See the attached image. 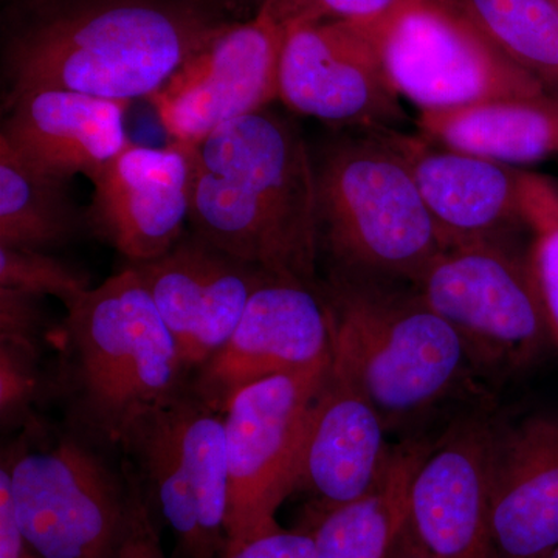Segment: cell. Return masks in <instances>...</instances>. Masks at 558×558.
<instances>
[{
	"mask_svg": "<svg viewBox=\"0 0 558 558\" xmlns=\"http://www.w3.org/2000/svg\"><path fill=\"white\" fill-rule=\"evenodd\" d=\"M190 149L193 233L270 275L314 284L317 182L299 128L263 109Z\"/></svg>",
	"mask_w": 558,
	"mask_h": 558,
	"instance_id": "cell-1",
	"label": "cell"
},
{
	"mask_svg": "<svg viewBox=\"0 0 558 558\" xmlns=\"http://www.w3.org/2000/svg\"><path fill=\"white\" fill-rule=\"evenodd\" d=\"M226 25L178 0H95L62 10L10 44L7 100L39 89L149 100Z\"/></svg>",
	"mask_w": 558,
	"mask_h": 558,
	"instance_id": "cell-2",
	"label": "cell"
},
{
	"mask_svg": "<svg viewBox=\"0 0 558 558\" xmlns=\"http://www.w3.org/2000/svg\"><path fill=\"white\" fill-rule=\"evenodd\" d=\"M57 339L70 427L101 449H119L134 418L190 391L178 344L130 264L69 304Z\"/></svg>",
	"mask_w": 558,
	"mask_h": 558,
	"instance_id": "cell-3",
	"label": "cell"
},
{
	"mask_svg": "<svg viewBox=\"0 0 558 558\" xmlns=\"http://www.w3.org/2000/svg\"><path fill=\"white\" fill-rule=\"evenodd\" d=\"M322 295L332 362L389 433L416 425L481 376L457 330L410 284L332 274Z\"/></svg>",
	"mask_w": 558,
	"mask_h": 558,
	"instance_id": "cell-4",
	"label": "cell"
},
{
	"mask_svg": "<svg viewBox=\"0 0 558 558\" xmlns=\"http://www.w3.org/2000/svg\"><path fill=\"white\" fill-rule=\"evenodd\" d=\"M314 161L319 248L332 274L411 284L444 244L398 150L380 130L362 131Z\"/></svg>",
	"mask_w": 558,
	"mask_h": 558,
	"instance_id": "cell-5",
	"label": "cell"
},
{
	"mask_svg": "<svg viewBox=\"0 0 558 558\" xmlns=\"http://www.w3.org/2000/svg\"><path fill=\"white\" fill-rule=\"evenodd\" d=\"M25 432L3 457L17 521L40 558H119L126 534L131 481L101 447L72 435L46 440Z\"/></svg>",
	"mask_w": 558,
	"mask_h": 558,
	"instance_id": "cell-6",
	"label": "cell"
},
{
	"mask_svg": "<svg viewBox=\"0 0 558 558\" xmlns=\"http://www.w3.org/2000/svg\"><path fill=\"white\" fill-rule=\"evenodd\" d=\"M410 286L457 330L481 376H513L554 347L520 236L442 248Z\"/></svg>",
	"mask_w": 558,
	"mask_h": 558,
	"instance_id": "cell-7",
	"label": "cell"
},
{
	"mask_svg": "<svg viewBox=\"0 0 558 558\" xmlns=\"http://www.w3.org/2000/svg\"><path fill=\"white\" fill-rule=\"evenodd\" d=\"M119 450L185 558L226 553L230 473L223 414L191 392L132 421Z\"/></svg>",
	"mask_w": 558,
	"mask_h": 558,
	"instance_id": "cell-8",
	"label": "cell"
},
{
	"mask_svg": "<svg viewBox=\"0 0 558 558\" xmlns=\"http://www.w3.org/2000/svg\"><path fill=\"white\" fill-rule=\"evenodd\" d=\"M368 22L389 81L418 112L545 94L462 0H398Z\"/></svg>",
	"mask_w": 558,
	"mask_h": 558,
	"instance_id": "cell-9",
	"label": "cell"
},
{
	"mask_svg": "<svg viewBox=\"0 0 558 558\" xmlns=\"http://www.w3.org/2000/svg\"><path fill=\"white\" fill-rule=\"evenodd\" d=\"M330 362L255 381L227 407L230 505L223 556L279 527L275 515L295 492L307 421Z\"/></svg>",
	"mask_w": 558,
	"mask_h": 558,
	"instance_id": "cell-10",
	"label": "cell"
},
{
	"mask_svg": "<svg viewBox=\"0 0 558 558\" xmlns=\"http://www.w3.org/2000/svg\"><path fill=\"white\" fill-rule=\"evenodd\" d=\"M288 28L260 5L227 24L191 54L149 98L172 143L193 146L211 132L279 100V68Z\"/></svg>",
	"mask_w": 558,
	"mask_h": 558,
	"instance_id": "cell-11",
	"label": "cell"
},
{
	"mask_svg": "<svg viewBox=\"0 0 558 558\" xmlns=\"http://www.w3.org/2000/svg\"><path fill=\"white\" fill-rule=\"evenodd\" d=\"M279 100L300 116L360 131L392 130L405 119L368 21L290 25Z\"/></svg>",
	"mask_w": 558,
	"mask_h": 558,
	"instance_id": "cell-12",
	"label": "cell"
},
{
	"mask_svg": "<svg viewBox=\"0 0 558 558\" xmlns=\"http://www.w3.org/2000/svg\"><path fill=\"white\" fill-rule=\"evenodd\" d=\"M332 357L328 310L310 282L270 275L253 293L229 341L191 379L205 405L226 413L248 385Z\"/></svg>",
	"mask_w": 558,
	"mask_h": 558,
	"instance_id": "cell-13",
	"label": "cell"
},
{
	"mask_svg": "<svg viewBox=\"0 0 558 558\" xmlns=\"http://www.w3.org/2000/svg\"><path fill=\"white\" fill-rule=\"evenodd\" d=\"M497 425L486 411L465 414L418 464L407 524L427 558H497L488 510Z\"/></svg>",
	"mask_w": 558,
	"mask_h": 558,
	"instance_id": "cell-14",
	"label": "cell"
},
{
	"mask_svg": "<svg viewBox=\"0 0 558 558\" xmlns=\"http://www.w3.org/2000/svg\"><path fill=\"white\" fill-rule=\"evenodd\" d=\"M128 264L170 329L191 379L229 341L253 293L270 277L194 233L159 258Z\"/></svg>",
	"mask_w": 558,
	"mask_h": 558,
	"instance_id": "cell-15",
	"label": "cell"
},
{
	"mask_svg": "<svg viewBox=\"0 0 558 558\" xmlns=\"http://www.w3.org/2000/svg\"><path fill=\"white\" fill-rule=\"evenodd\" d=\"M89 222L128 263H145L174 247L190 220L191 149L128 146L90 179Z\"/></svg>",
	"mask_w": 558,
	"mask_h": 558,
	"instance_id": "cell-16",
	"label": "cell"
},
{
	"mask_svg": "<svg viewBox=\"0 0 558 558\" xmlns=\"http://www.w3.org/2000/svg\"><path fill=\"white\" fill-rule=\"evenodd\" d=\"M380 131L409 167L444 248L527 233L526 171L444 148L422 135Z\"/></svg>",
	"mask_w": 558,
	"mask_h": 558,
	"instance_id": "cell-17",
	"label": "cell"
},
{
	"mask_svg": "<svg viewBox=\"0 0 558 558\" xmlns=\"http://www.w3.org/2000/svg\"><path fill=\"white\" fill-rule=\"evenodd\" d=\"M388 433L379 411L330 362L311 409L296 469L295 492L310 497L307 510L337 508L368 495L395 453Z\"/></svg>",
	"mask_w": 558,
	"mask_h": 558,
	"instance_id": "cell-18",
	"label": "cell"
},
{
	"mask_svg": "<svg viewBox=\"0 0 558 558\" xmlns=\"http://www.w3.org/2000/svg\"><path fill=\"white\" fill-rule=\"evenodd\" d=\"M488 510L497 558H542L557 548V416L497 425Z\"/></svg>",
	"mask_w": 558,
	"mask_h": 558,
	"instance_id": "cell-19",
	"label": "cell"
},
{
	"mask_svg": "<svg viewBox=\"0 0 558 558\" xmlns=\"http://www.w3.org/2000/svg\"><path fill=\"white\" fill-rule=\"evenodd\" d=\"M131 102L80 92L39 89L9 102L0 140L53 178H94L131 145L124 116Z\"/></svg>",
	"mask_w": 558,
	"mask_h": 558,
	"instance_id": "cell-20",
	"label": "cell"
},
{
	"mask_svg": "<svg viewBox=\"0 0 558 558\" xmlns=\"http://www.w3.org/2000/svg\"><path fill=\"white\" fill-rule=\"evenodd\" d=\"M421 135L436 145L520 168L558 157V97H506L418 112Z\"/></svg>",
	"mask_w": 558,
	"mask_h": 558,
	"instance_id": "cell-21",
	"label": "cell"
},
{
	"mask_svg": "<svg viewBox=\"0 0 558 558\" xmlns=\"http://www.w3.org/2000/svg\"><path fill=\"white\" fill-rule=\"evenodd\" d=\"M432 442L407 439L368 495L348 505L307 510L301 524L314 539L315 558H389L409 515L411 481Z\"/></svg>",
	"mask_w": 558,
	"mask_h": 558,
	"instance_id": "cell-22",
	"label": "cell"
},
{
	"mask_svg": "<svg viewBox=\"0 0 558 558\" xmlns=\"http://www.w3.org/2000/svg\"><path fill=\"white\" fill-rule=\"evenodd\" d=\"M68 183L0 140V245L49 252L68 242L78 227Z\"/></svg>",
	"mask_w": 558,
	"mask_h": 558,
	"instance_id": "cell-23",
	"label": "cell"
},
{
	"mask_svg": "<svg viewBox=\"0 0 558 558\" xmlns=\"http://www.w3.org/2000/svg\"><path fill=\"white\" fill-rule=\"evenodd\" d=\"M510 61L558 97V9L553 0H462Z\"/></svg>",
	"mask_w": 558,
	"mask_h": 558,
	"instance_id": "cell-24",
	"label": "cell"
},
{
	"mask_svg": "<svg viewBox=\"0 0 558 558\" xmlns=\"http://www.w3.org/2000/svg\"><path fill=\"white\" fill-rule=\"evenodd\" d=\"M524 222L527 260L550 339L558 348V182L549 175L524 172Z\"/></svg>",
	"mask_w": 558,
	"mask_h": 558,
	"instance_id": "cell-25",
	"label": "cell"
},
{
	"mask_svg": "<svg viewBox=\"0 0 558 558\" xmlns=\"http://www.w3.org/2000/svg\"><path fill=\"white\" fill-rule=\"evenodd\" d=\"M0 288L57 296L68 307L92 286L86 274L49 252L0 245Z\"/></svg>",
	"mask_w": 558,
	"mask_h": 558,
	"instance_id": "cell-26",
	"label": "cell"
},
{
	"mask_svg": "<svg viewBox=\"0 0 558 558\" xmlns=\"http://www.w3.org/2000/svg\"><path fill=\"white\" fill-rule=\"evenodd\" d=\"M40 354L0 341V421L3 429H39L36 407L44 396Z\"/></svg>",
	"mask_w": 558,
	"mask_h": 558,
	"instance_id": "cell-27",
	"label": "cell"
},
{
	"mask_svg": "<svg viewBox=\"0 0 558 558\" xmlns=\"http://www.w3.org/2000/svg\"><path fill=\"white\" fill-rule=\"evenodd\" d=\"M43 299L22 290L0 288V341L43 354L47 339L57 337L50 332Z\"/></svg>",
	"mask_w": 558,
	"mask_h": 558,
	"instance_id": "cell-28",
	"label": "cell"
},
{
	"mask_svg": "<svg viewBox=\"0 0 558 558\" xmlns=\"http://www.w3.org/2000/svg\"><path fill=\"white\" fill-rule=\"evenodd\" d=\"M398 0H266L263 3L286 28L303 22L369 21Z\"/></svg>",
	"mask_w": 558,
	"mask_h": 558,
	"instance_id": "cell-29",
	"label": "cell"
},
{
	"mask_svg": "<svg viewBox=\"0 0 558 558\" xmlns=\"http://www.w3.org/2000/svg\"><path fill=\"white\" fill-rule=\"evenodd\" d=\"M123 461L131 481V502L126 534H124L119 558H167L161 549L154 508L148 495L130 462L126 459Z\"/></svg>",
	"mask_w": 558,
	"mask_h": 558,
	"instance_id": "cell-30",
	"label": "cell"
},
{
	"mask_svg": "<svg viewBox=\"0 0 558 558\" xmlns=\"http://www.w3.org/2000/svg\"><path fill=\"white\" fill-rule=\"evenodd\" d=\"M222 558H315L314 539L303 526L277 527L248 539Z\"/></svg>",
	"mask_w": 558,
	"mask_h": 558,
	"instance_id": "cell-31",
	"label": "cell"
},
{
	"mask_svg": "<svg viewBox=\"0 0 558 558\" xmlns=\"http://www.w3.org/2000/svg\"><path fill=\"white\" fill-rule=\"evenodd\" d=\"M389 558H427V556L422 553L421 546L417 545L413 534H411L409 524L405 523L402 532H400L398 542H396Z\"/></svg>",
	"mask_w": 558,
	"mask_h": 558,
	"instance_id": "cell-32",
	"label": "cell"
},
{
	"mask_svg": "<svg viewBox=\"0 0 558 558\" xmlns=\"http://www.w3.org/2000/svg\"><path fill=\"white\" fill-rule=\"evenodd\" d=\"M226 2H255L259 10V7L263 5L266 0H226Z\"/></svg>",
	"mask_w": 558,
	"mask_h": 558,
	"instance_id": "cell-33",
	"label": "cell"
},
{
	"mask_svg": "<svg viewBox=\"0 0 558 558\" xmlns=\"http://www.w3.org/2000/svg\"><path fill=\"white\" fill-rule=\"evenodd\" d=\"M542 558H558V546L556 549L550 550V553L546 554V556Z\"/></svg>",
	"mask_w": 558,
	"mask_h": 558,
	"instance_id": "cell-34",
	"label": "cell"
},
{
	"mask_svg": "<svg viewBox=\"0 0 558 558\" xmlns=\"http://www.w3.org/2000/svg\"><path fill=\"white\" fill-rule=\"evenodd\" d=\"M27 558H40V557L36 556V554L33 553V550H32V553L28 554Z\"/></svg>",
	"mask_w": 558,
	"mask_h": 558,
	"instance_id": "cell-35",
	"label": "cell"
},
{
	"mask_svg": "<svg viewBox=\"0 0 558 558\" xmlns=\"http://www.w3.org/2000/svg\"><path fill=\"white\" fill-rule=\"evenodd\" d=\"M553 2L556 3L557 9H558V0H553Z\"/></svg>",
	"mask_w": 558,
	"mask_h": 558,
	"instance_id": "cell-36",
	"label": "cell"
}]
</instances>
